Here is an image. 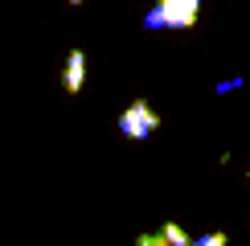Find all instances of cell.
Instances as JSON below:
<instances>
[{"label":"cell","mask_w":250,"mask_h":246,"mask_svg":"<svg viewBox=\"0 0 250 246\" xmlns=\"http://www.w3.org/2000/svg\"><path fill=\"white\" fill-rule=\"evenodd\" d=\"M197 17H201V0H156V8L144 13V29H152V33H160V29L185 33V29L197 25Z\"/></svg>","instance_id":"obj_1"},{"label":"cell","mask_w":250,"mask_h":246,"mask_svg":"<svg viewBox=\"0 0 250 246\" xmlns=\"http://www.w3.org/2000/svg\"><path fill=\"white\" fill-rule=\"evenodd\" d=\"M115 127H119V136H123V140L144 144L152 131H160V115L152 111V102H148V99H135V102H127V107L119 111Z\"/></svg>","instance_id":"obj_2"},{"label":"cell","mask_w":250,"mask_h":246,"mask_svg":"<svg viewBox=\"0 0 250 246\" xmlns=\"http://www.w3.org/2000/svg\"><path fill=\"white\" fill-rule=\"evenodd\" d=\"M82 86H86V54H82V49H70L66 66H62V90H66L70 99H78Z\"/></svg>","instance_id":"obj_3"},{"label":"cell","mask_w":250,"mask_h":246,"mask_svg":"<svg viewBox=\"0 0 250 246\" xmlns=\"http://www.w3.org/2000/svg\"><path fill=\"white\" fill-rule=\"evenodd\" d=\"M160 230H164V238H168L172 246H193V242H197V238H193V234H189V230H185V226H176V222H164V226H160Z\"/></svg>","instance_id":"obj_4"},{"label":"cell","mask_w":250,"mask_h":246,"mask_svg":"<svg viewBox=\"0 0 250 246\" xmlns=\"http://www.w3.org/2000/svg\"><path fill=\"white\" fill-rule=\"evenodd\" d=\"M131 246H172L168 238H164V230H144L140 238H135Z\"/></svg>","instance_id":"obj_5"},{"label":"cell","mask_w":250,"mask_h":246,"mask_svg":"<svg viewBox=\"0 0 250 246\" xmlns=\"http://www.w3.org/2000/svg\"><path fill=\"white\" fill-rule=\"evenodd\" d=\"M193 246H230V234L226 230H213V234H201Z\"/></svg>","instance_id":"obj_6"},{"label":"cell","mask_w":250,"mask_h":246,"mask_svg":"<svg viewBox=\"0 0 250 246\" xmlns=\"http://www.w3.org/2000/svg\"><path fill=\"white\" fill-rule=\"evenodd\" d=\"M242 86V78H226V82H217V95H226V90H238Z\"/></svg>","instance_id":"obj_7"},{"label":"cell","mask_w":250,"mask_h":246,"mask_svg":"<svg viewBox=\"0 0 250 246\" xmlns=\"http://www.w3.org/2000/svg\"><path fill=\"white\" fill-rule=\"evenodd\" d=\"M66 4H70V8H82V0H66Z\"/></svg>","instance_id":"obj_8"},{"label":"cell","mask_w":250,"mask_h":246,"mask_svg":"<svg viewBox=\"0 0 250 246\" xmlns=\"http://www.w3.org/2000/svg\"><path fill=\"white\" fill-rule=\"evenodd\" d=\"M246 177H250V168H246Z\"/></svg>","instance_id":"obj_9"}]
</instances>
